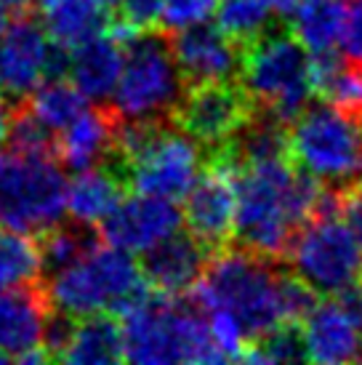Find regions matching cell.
Here are the masks:
<instances>
[{"instance_id": "18", "label": "cell", "mask_w": 362, "mask_h": 365, "mask_svg": "<svg viewBox=\"0 0 362 365\" xmlns=\"http://www.w3.org/2000/svg\"><path fill=\"white\" fill-rule=\"evenodd\" d=\"M118 120L120 118L115 115V110L107 102H96V107H86L56 136V147H53L56 163L67 171H83V168L101 163L112 153Z\"/></svg>"}, {"instance_id": "6", "label": "cell", "mask_w": 362, "mask_h": 365, "mask_svg": "<svg viewBox=\"0 0 362 365\" xmlns=\"http://www.w3.org/2000/svg\"><path fill=\"white\" fill-rule=\"evenodd\" d=\"M184 93L171 51V35L160 27L136 32L123 46L120 78L115 83L110 107L120 120L171 118V110Z\"/></svg>"}, {"instance_id": "30", "label": "cell", "mask_w": 362, "mask_h": 365, "mask_svg": "<svg viewBox=\"0 0 362 365\" xmlns=\"http://www.w3.org/2000/svg\"><path fill=\"white\" fill-rule=\"evenodd\" d=\"M216 9V0H162L157 27L165 32L184 30L190 24L205 21Z\"/></svg>"}, {"instance_id": "2", "label": "cell", "mask_w": 362, "mask_h": 365, "mask_svg": "<svg viewBox=\"0 0 362 365\" xmlns=\"http://www.w3.org/2000/svg\"><path fill=\"white\" fill-rule=\"evenodd\" d=\"M123 328V360L141 365L224 363L208 331V320L190 296L155 294L128 312Z\"/></svg>"}, {"instance_id": "17", "label": "cell", "mask_w": 362, "mask_h": 365, "mask_svg": "<svg viewBox=\"0 0 362 365\" xmlns=\"http://www.w3.org/2000/svg\"><path fill=\"white\" fill-rule=\"evenodd\" d=\"M53 309L48 288L43 277L11 285L0 291V355L6 360H19L41 346L43 325Z\"/></svg>"}, {"instance_id": "29", "label": "cell", "mask_w": 362, "mask_h": 365, "mask_svg": "<svg viewBox=\"0 0 362 365\" xmlns=\"http://www.w3.org/2000/svg\"><path fill=\"white\" fill-rule=\"evenodd\" d=\"M242 360L245 363H299V360H306L301 323H288V320L277 323L267 334L253 339Z\"/></svg>"}, {"instance_id": "24", "label": "cell", "mask_w": 362, "mask_h": 365, "mask_svg": "<svg viewBox=\"0 0 362 365\" xmlns=\"http://www.w3.org/2000/svg\"><path fill=\"white\" fill-rule=\"evenodd\" d=\"M38 240V254H41V277H51L72 262H78L83 254H88L90 248L101 243V235L96 224L86 222H56L35 232Z\"/></svg>"}, {"instance_id": "7", "label": "cell", "mask_w": 362, "mask_h": 365, "mask_svg": "<svg viewBox=\"0 0 362 365\" xmlns=\"http://www.w3.org/2000/svg\"><path fill=\"white\" fill-rule=\"evenodd\" d=\"M288 153L317 182L341 187L360 176L362 125L322 99H309L288 123Z\"/></svg>"}, {"instance_id": "27", "label": "cell", "mask_w": 362, "mask_h": 365, "mask_svg": "<svg viewBox=\"0 0 362 365\" xmlns=\"http://www.w3.org/2000/svg\"><path fill=\"white\" fill-rule=\"evenodd\" d=\"M216 24L229 41L237 43V48L259 38L277 14L267 6V0H216Z\"/></svg>"}, {"instance_id": "37", "label": "cell", "mask_w": 362, "mask_h": 365, "mask_svg": "<svg viewBox=\"0 0 362 365\" xmlns=\"http://www.w3.org/2000/svg\"><path fill=\"white\" fill-rule=\"evenodd\" d=\"M90 3H96L99 9L110 11V14H115V11H118V6H120V0H90Z\"/></svg>"}, {"instance_id": "38", "label": "cell", "mask_w": 362, "mask_h": 365, "mask_svg": "<svg viewBox=\"0 0 362 365\" xmlns=\"http://www.w3.org/2000/svg\"><path fill=\"white\" fill-rule=\"evenodd\" d=\"M6 21H9V11H3V9H0V32L6 30Z\"/></svg>"}, {"instance_id": "40", "label": "cell", "mask_w": 362, "mask_h": 365, "mask_svg": "<svg viewBox=\"0 0 362 365\" xmlns=\"http://www.w3.org/2000/svg\"><path fill=\"white\" fill-rule=\"evenodd\" d=\"M360 179H362V160H360Z\"/></svg>"}, {"instance_id": "13", "label": "cell", "mask_w": 362, "mask_h": 365, "mask_svg": "<svg viewBox=\"0 0 362 365\" xmlns=\"http://www.w3.org/2000/svg\"><path fill=\"white\" fill-rule=\"evenodd\" d=\"M181 200H184L181 224L187 227V232L195 235L211 254H219L227 245H232L234 190L229 173L213 163H202L197 179L192 182Z\"/></svg>"}, {"instance_id": "16", "label": "cell", "mask_w": 362, "mask_h": 365, "mask_svg": "<svg viewBox=\"0 0 362 365\" xmlns=\"http://www.w3.org/2000/svg\"><path fill=\"white\" fill-rule=\"evenodd\" d=\"M211 251L187 230H173L157 243L141 251L139 274L155 294L184 296L202 277L211 262Z\"/></svg>"}, {"instance_id": "1", "label": "cell", "mask_w": 362, "mask_h": 365, "mask_svg": "<svg viewBox=\"0 0 362 365\" xmlns=\"http://www.w3.org/2000/svg\"><path fill=\"white\" fill-rule=\"evenodd\" d=\"M282 264H285L282 259H269L232 243L211 256L202 277L187 296L202 312L205 309L229 312L240 325L248 349L253 339L282 323L280 294H277Z\"/></svg>"}, {"instance_id": "31", "label": "cell", "mask_w": 362, "mask_h": 365, "mask_svg": "<svg viewBox=\"0 0 362 365\" xmlns=\"http://www.w3.org/2000/svg\"><path fill=\"white\" fill-rule=\"evenodd\" d=\"M336 216L346 224V230L352 232L357 245L362 248V179L336 187Z\"/></svg>"}, {"instance_id": "3", "label": "cell", "mask_w": 362, "mask_h": 365, "mask_svg": "<svg viewBox=\"0 0 362 365\" xmlns=\"http://www.w3.org/2000/svg\"><path fill=\"white\" fill-rule=\"evenodd\" d=\"M237 83L256 110L285 125L306 107L312 99L309 51L293 35L288 19L277 16L259 38L240 46Z\"/></svg>"}, {"instance_id": "15", "label": "cell", "mask_w": 362, "mask_h": 365, "mask_svg": "<svg viewBox=\"0 0 362 365\" xmlns=\"http://www.w3.org/2000/svg\"><path fill=\"white\" fill-rule=\"evenodd\" d=\"M104 243L118 245L123 251H144L160 237L181 227V211L176 200L157 195L136 192L125 195L99 224Z\"/></svg>"}, {"instance_id": "8", "label": "cell", "mask_w": 362, "mask_h": 365, "mask_svg": "<svg viewBox=\"0 0 362 365\" xmlns=\"http://www.w3.org/2000/svg\"><path fill=\"white\" fill-rule=\"evenodd\" d=\"M67 208V179L53 158L0 153V224L35 235Z\"/></svg>"}, {"instance_id": "33", "label": "cell", "mask_w": 362, "mask_h": 365, "mask_svg": "<svg viewBox=\"0 0 362 365\" xmlns=\"http://www.w3.org/2000/svg\"><path fill=\"white\" fill-rule=\"evenodd\" d=\"M160 11L162 0H120L115 14L123 21H128L133 30H150V27H157Z\"/></svg>"}, {"instance_id": "28", "label": "cell", "mask_w": 362, "mask_h": 365, "mask_svg": "<svg viewBox=\"0 0 362 365\" xmlns=\"http://www.w3.org/2000/svg\"><path fill=\"white\" fill-rule=\"evenodd\" d=\"M41 277V254L35 235L3 230L0 232V291Z\"/></svg>"}, {"instance_id": "11", "label": "cell", "mask_w": 362, "mask_h": 365, "mask_svg": "<svg viewBox=\"0 0 362 365\" xmlns=\"http://www.w3.org/2000/svg\"><path fill=\"white\" fill-rule=\"evenodd\" d=\"M202 163L205 153L200 144H195L171 120H165L147 150L128 165L131 190L165 200H181L197 179Z\"/></svg>"}, {"instance_id": "32", "label": "cell", "mask_w": 362, "mask_h": 365, "mask_svg": "<svg viewBox=\"0 0 362 365\" xmlns=\"http://www.w3.org/2000/svg\"><path fill=\"white\" fill-rule=\"evenodd\" d=\"M341 56L362 70V0H343Z\"/></svg>"}, {"instance_id": "12", "label": "cell", "mask_w": 362, "mask_h": 365, "mask_svg": "<svg viewBox=\"0 0 362 365\" xmlns=\"http://www.w3.org/2000/svg\"><path fill=\"white\" fill-rule=\"evenodd\" d=\"M51 35L43 27L38 6L9 14L0 32V96L24 99L46 78Z\"/></svg>"}, {"instance_id": "25", "label": "cell", "mask_w": 362, "mask_h": 365, "mask_svg": "<svg viewBox=\"0 0 362 365\" xmlns=\"http://www.w3.org/2000/svg\"><path fill=\"white\" fill-rule=\"evenodd\" d=\"M293 35L309 53L336 48L343 27V0H301L291 14Z\"/></svg>"}, {"instance_id": "35", "label": "cell", "mask_w": 362, "mask_h": 365, "mask_svg": "<svg viewBox=\"0 0 362 365\" xmlns=\"http://www.w3.org/2000/svg\"><path fill=\"white\" fill-rule=\"evenodd\" d=\"M299 3H301V0H267V6H269L277 16H282V19H288Z\"/></svg>"}, {"instance_id": "36", "label": "cell", "mask_w": 362, "mask_h": 365, "mask_svg": "<svg viewBox=\"0 0 362 365\" xmlns=\"http://www.w3.org/2000/svg\"><path fill=\"white\" fill-rule=\"evenodd\" d=\"M32 6H38V0H0V9L9 11V14L21 9H32Z\"/></svg>"}, {"instance_id": "4", "label": "cell", "mask_w": 362, "mask_h": 365, "mask_svg": "<svg viewBox=\"0 0 362 365\" xmlns=\"http://www.w3.org/2000/svg\"><path fill=\"white\" fill-rule=\"evenodd\" d=\"M51 304L75 317L107 312L125 317L152 296V288L139 274V264L131 251L101 240L78 262L51 277H43Z\"/></svg>"}, {"instance_id": "22", "label": "cell", "mask_w": 362, "mask_h": 365, "mask_svg": "<svg viewBox=\"0 0 362 365\" xmlns=\"http://www.w3.org/2000/svg\"><path fill=\"white\" fill-rule=\"evenodd\" d=\"M123 360V328L118 314L90 312L75 317L70 341L59 363L75 365H115Z\"/></svg>"}, {"instance_id": "5", "label": "cell", "mask_w": 362, "mask_h": 365, "mask_svg": "<svg viewBox=\"0 0 362 365\" xmlns=\"http://www.w3.org/2000/svg\"><path fill=\"white\" fill-rule=\"evenodd\" d=\"M293 168L291 158H280L229 173L234 190L232 243L269 259H285L293 232L299 230L288 208Z\"/></svg>"}, {"instance_id": "34", "label": "cell", "mask_w": 362, "mask_h": 365, "mask_svg": "<svg viewBox=\"0 0 362 365\" xmlns=\"http://www.w3.org/2000/svg\"><path fill=\"white\" fill-rule=\"evenodd\" d=\"M9 112H11V99L0 96V150L6 147V136H9Z\"/></svg>"}, {"instance_id": "10", "label": "cell", "mask_w": 362, "mask_h": 365, "mask_svg": "<svg viewBox=\"0 0 362 365\" xmlns=\"http://www.w3.org/2000/svg\"><path fill=\"white\" fill-rule=\"evenodd\" d=\"M253 112L256 107L240 83L216 81L184 88L171 110V123L195 144H200L202 153H211L227 142Z\"/></svg>"}, {"instance_id": "20", "label": "cell", "mask_w": 362, "mask_h": 365, "mask_svg": "<svg viewBox=\"0 0 362 365\" xmlns=\"http://www.w3.org/2000/svg\"><path fill=\"white\" fill-rule=\"evenodd\" d=\"M304 352L309 363L338 365L360 357V328L346 317L331 296L317 302L312 312L301 320Z\"/></svg>"}, {"instance_id": "26", "label": "cell", "mask_w": 362, "mask_h": 365, "mask_svg": "<svg viewBox=\"0 0 362 365\" xmlns=\"http://www.w3.org/2000/svg\"><path fill=\"white\" fill-rule=\"evenodd\" d=\"M24 104L38 120L59 133L67 123H72L88 107V99L67 78H46L24 96Z\"/></svg>"}, {"instance_id": "23", "label": "cell", "mask_w": 362, "mask_h": 365, "mask_svg": "<svg viewBox=\"0 0 362 365\" xmlns=\"http://www.w3.org/2000/svg\"><path fill=\"white\" fill-rule=\"evenodd\" d=\"M38 11L51 38L67 48L107 32L112 16L90 0H38Z\"/></svg>"}, {"instance_id": "21", "label": "cell", "mask_w": 362, "mask_h": 365, "mask_svg": "<svg viewBox=\"0 0 362 365\" xmlns=\"http://www.w3.org/2000/svg\"><path fill=\"white\" fill-rule=\"evenodd\" d=\"M123 46L112 35L99 32L70 48L67 78L90 102H107L120 78Z\"/></svg>"}, {"instance_id": "19", "label": "cell", "mask_w": 362, "mask_h": 365, "mask_svg": "<svg viewBox=\"0 0 362 365\" xmlns=\"http://www.w3.org/2000/svg\"><path fill=\"white\" fill-rule=\"evenodd\" d=\"M131 192L128 171L120 160L107 155L101 163L75 171V179L67 182V208L70 219L86 224H99L107 213Z\"/></svg>"}, {"instance_id": "39", "label": "cell", "mask_w": 362, "mask_h": 365, "mask_svg": "<svg viewBox=\"0 0 362 365\" xmlns=\"http://www.w3.org/2000/svg\"><path fill=\"white\" fill-rule=\"evenodd\" d=\"M357 360H362V341H360V357H357Z\"/></svg>"}, {"instance_id": "14", "label": "cell", "mask_w": 362, "mask_h": 365, "mask_svg": "<svg viewBox=\"0 0 362 365\" xmlns=\"http://www.w3.org/2000/svg\"><path fill=\"white\" fill-rule=\"evenodd\" d=\"M168 35H171V51L184 88L200 86V83L237 81L240 48L224 35L219 24H211L205 19Z\"/></svg>"}, {"instance_id": "9", "label": "cell", "mask_w": 362, "mask_h": 365, "mask_svg": "<svg viewBox=\"0 0 362 365\" xmlns=\"http://www.w3.org/2000/svg\"><path fill=\"white\" fill-rule=\"evenodd\" d=\"M282 262L314 294L333 296L362 274V248L336 213L314 216L293 232Z\"/></svg>"}]
</instances>
